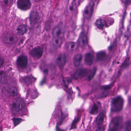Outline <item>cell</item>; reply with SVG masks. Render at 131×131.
I'll use <instances>...</instances> for the list:
<instances>
[{"instance_id":"cell-1","label":"cell","mask_w":131,"mask_h":131,"mask_svg":"<svg viewBox=\"0 0 131 131\" xmlns=\"http://www.w3.org/2000/svg\"><path fill=\"white\" fill-rule=\"evenodd\" d=\"M124 100L121 96H117L112 99L111 105V111L113 112H118L123 109Z\"/></svg>"},{"instance_id":"cell-2","label":"cell","mask_w":131,"mask_h":131,"mask_svg":"<svg viewBox=\"0 0 131 131\" xmlns=\"http://www.w3.org/2000/svg\"><path fill=\"white\" fill-rule=\"evenodd\" d=\"M123 125L122 117L118 116L111 121L108 131H121Z\"/></svg>"},{"instance_id":"cell-3","label":"cell","mask_w":131,"mask_h":131,"mask_svg":"<svg viewBox=\"0 0 131 131\" xmlns=\"http://www.w3.org/2000/svg\"><path fill=\"white\" fill-rule=\"evenodd\" d=\"M64 29L62 24H60L54 28L52 32L54 38H62L64 35Z\"/></svg>"},{"instance_id":"cell-4","label":"cell","mask_w":131,"mask_h":131,"mask_svg":"<svg viewBox=\"0 0 131 131\" xmlns=\"http://www.w3.org/2000/svg\"><path fill=\"white\" fill-rule=\"evenodd\" d=\"M24 102L21 98L15 99L12 104V108L14 111L18 112L22 110L24 107Z\"/></svg>"},{"instance_id":"cell-5","label":"cell","mask_w":131,"mask_h":131,"mask_svg":"<svg viewBox=\"0 0 131 131\" xmlns=\"http://www.w3.org/2000/svg\"><path fill=\"white\" fill-rule=\"evenodd\" d=\"M105 115L104 112H102L97 117L96 119V123L97 125V131H104V121L105 118Z\"/></svg>"},{"instance_id":"cell-6","label":"cell","mask_w":131,"mask_h":131,"mask_svg":"<svg viewBox=\"0 0 131 131\" xmlns=\"http://www.w3.org/2000/svg\"><path fill=\"white\" fill-rule=\"evenodd\" d=\"M43 49L41 47H38L33 48L30 52V54L32 57L36 59H39L42 57L43 53Z\"/></svg>"},{"instance_id":"cell-7","label":"cell","mask_w":131,"mask_h":131,"mask_svg":"<svg viewBox=\"0 0 131 131\" xmlns=\"http://www.w3.org/2000/svg\"><path fill=\"white\" fill-rule=\"evenodd\" d=\"M17 4L18 7L23 10H28L31 6V3L30 0H18Z\"/></svg>"},{"instance_id":"cell-8","label":"cell","mask_w":131,"mask_h":131,"mask_svg":"<svg viewBox=\"0 0 131 131\" xmlns=\"http://www.w3.org/2000/svg\"><path fill=\"white\" fill-rule=\"evenodd\" d=\"M28 63V60L26 56L22 55L18 57L17 61V65L19 68L24 69L27 68Z\"/></svg>"},{"instance_id":"cell-9","label":"cell","mask_w":131,"mask_h":131,"mask_svg":"<svg viewBox=\"0 0 131 131\" xmlns=\"http://www.w3.org/2000/svg\"><path fill=\"white\" fill-rule=\"evenodd\" d=\"M16 38L13 34L8 33L3 37V41L5 43L12 44L14 43L16 41Z\"/></svg>"},{"instance_id":"cell-10","label":"cell","mask_w":131,"mask_h":131,"mask_svg":"<svg viewBox=\"0 0 131 131\" xmlns=\"http://www.w3.org/2000/svg\"><path fill=\"white\" fill-rule=\"evenodd\" d=\"M88 73V70L85 68H81L78 69L74 74V76L77 78H81L87 75Z\"/></svg>"},{"instance_id":"cell-11","label":"cell","mask_w":131,"mask_h":131,"mask_svg":"<svg viewBox=\"0 0 131 131\" xmlns=\"http://www.w3.org/2000/svg\"><path fill=\"white\" fill-rule=\"evenodd\" d=\"M79 43L82 47H84L87 44L88 42L87 35L84 32H82L79 35L78 39Z\"/></svg>"},{"instance_id":"cell-12","label":"cell","mask_w":131,"mask_h":131,"mask_svg":"<svg viewBox=\"0 0 131 131\" xmlns=\"http://www.w3.org/2000/svg\"><path fill=\"white\" fill-rule=\"evenodd\" d=\"M67 60V59L66 55L64 54L59 55L56 59L57 63L60 66H64L66 64Z\"/></svg>"},{"instance_id":"cell-13","label":"cell","mask_w":131,"mask_h":131,"mask_svg":"<svg viewBox=\"0 0 131 131\" xmlns=\"http://www.w3.org/2000/svg\"><path fill=\"white\" fill-rule=\"evenodd\" d=\"M94 4H89L86 7L84 11V15L87 18H90L92 16L93 11Z\"/></svg>"},{"instance_id":"cell-14","label":"cell","mask_w":131,"mask_h":131,"mask_svg":"<svg viewBox=\"0 0 131 131\" xmlns=\"http://www.w3.org/2000/svg\"><path fill=\"white\" fill-rule=\"evenodd\" d=\"M79 0H69L68 5V10L69 12L74 11L78 5Z\"/></svg>"},{"instance_id":"cell-15","label":"cell","mask_w":131,"mask_h":131,"mask_svg":"<svg viewBox=\"0 0 131 131\" xmlns=\"http://www.w3.org/2000/svg\"><path fill=\"white\" fill-rule=\"evenodd\" d=\"M94 56L91 53H87L85 55L84 62L87 65H92L94 61Z\"/></svg>"},{"instance_id":"cell-16","label":"cell","mask_w":131,"mask_h":131,"mask_svg":"<svg viewBox=\"0 0 131 131\" xmlns=\"http://www.w3.org/2000/svg\"><path fill=\"white\" fill-rule=\"evenodd\" d=\"M40 18L38 12L36 11H33L31 12L30 16V20L33 24L37 23Z\"/></svg>"},{"instance_id":"cell-17","label":"cell","mask_w":131,"mask_h":131,"mask_svg":"<svg viewBox=\"0 0 131 131\" xmlns=\"http://www.w3.org/2000/svg\"><path fill=\"white\" fill-rule=\"evenodd\" d=\"M66 48L69 51H73L77 49V45L76 43L74 42H68L66 44Z\"/></svg>"},{"instance_id":"cell-18","label":"cell","mask_w":131,"mask_h":131,"mask_svg":"<svg viewBox=\"0 0 131 131\" xmlns=\"http://www.w3.org/2000/svg\"><path fill=\"white\" fill-rule=\"evenodd\" d=\"M27 31V27L25 25H21L17 28V34L19 35H22L25 34Z\"/></svg>"},{"instance_id":"cell-19","label":"cell","mask_w":131,"mask_h":131,"mask_svg":"<svg viewBox=\"0 0 131 131\" xmlns=\"http://www.w3.org/2000/svg\"><path fill=\"white\" fill-rule=\"evenodd\" d=\"M82 55L80 54H78L74 56L73 58V63L76 67L79 66L82 60Z\"/></svg>"},{"instance_id":"cell-20","label":"cell","mask_w":131,"mask_h":131,"mask_svg":"<svg viewBox=\"0 0 131 131\" xmlns=\"http://www.w3.org/2000/svg\"><path fill=\"white\" fill-rule=\"evenodd\" d=\"M95 25L99 29L102 30L106 27V24L105 21L103 19H99L97 20L95 22Z\"/></svg>"},{"instance_id":"cell-21","label":"cell","mask_w":131,"mask_h":131,"mask_svg":"<svg viewBox=\"0 0 131 131\" xmlns=\"http://www.w3.org/2000/svg\"><path fill=\"white\" fill-rule=\"evenodd\" d=\"M7 92L11 96H15L17 95V89L14 87H8L7 89Z\"/></svg>"},{"instance_id":"cell-22","label":"cell","mask_w":131,"mask_h":131,"mask_svg":"<svg viewBox=\"0 0 131 131\" xmlns=\"http://www.w3.org/2000/svg\"><path fill=\"white\" fill-rule=\"evenodd\" d=\"M63 43L62 38H54L53 40V43L54 46L57 48H59L61 46Z\"/></svg>"},{"instance_id":"cell-23","label":"cell","mask_w":131,"mask_h":131,"mask_svg":"<svg viewBox=\"0 0 131 131\" xmlns=\"http://www.w3.org/2000/svg\"><path fill=\"white\" fill-rule=\"evenodd\" d=\"M7 81V75L4 72L0 71V83L5 84Z\"/></svg>"},{"instance_id":"cell-24","label":"cell","mask_w":131,"mask_h":131,"mask_svg":"<svg viewBox=\"0 0 131 131\" xmlns=\"http://www.w3.org/2000/svg\"><path fill=\"white\" fill-rule=\"evenodd\" d=\"M105 56H106L105 52L104 51H101L97 53L96 57L98 61H101L104 60V59L105 58Z\"/></svg>"},{"instance_id":"cell-25","label":"cell","mask_w":131,"mask_h":131,"mask_svg":"<svg viewBox=\"0 0 131 131\" xmlns=\"http://www.w3.org/2000/svg\"><path fill=\"white\" fill-rule=\"evenodd\" d=\"M96 71H97V69L96 68H94L91 71L90 74L88 77V81H91L94 78L96 74Z\"/></svg>"},{"instance_id":"cell-26","label":"cell","mask_w":131,"mask_h":131,"mask_svg":"<svg viewBox=\"0 0 131 131\" xmlns=\"http://www.w3.org/2000/svg\"><path fill=\"white\" fill-rule=\"evenodd\" d=\"M99 109V108L98 105L96 104H95L90 112V114L92 115L96 114L98 112Z\"/></svg>"},{"instance_id":"cell-27","label":"cell","mask_w":131,"mask_h":131,"mask_svg":"<svg viewBox=\"0 0 131 131\" xmlns=\"http://www.w3.org/2000/svg\"><path fill=\"white\" fill-rule=\"evenodd\" d=\"M80 118L78 117L75 118L74 120V121L72 122V124L71 127V130H72V129H75L76 128V125H77V123L79 121Z\"/></svg>"},{"instance_id":"cell-28","label":"cell","mask_w":131,"mask_h":131,"mask_svg":"<svg viewBox=\"0 0 131 131\" xmlns=\"http://www.w3.org/2000/svg\"><path fill=\"white\" fill-rule=\"evenodd\" d=\"M13 120H14V124L15 126L19 124L22 121V119L19 118H14Z\"/></svg>"},{"instance_id":"cell-29","label":"cell","mask_w":131,"mask_h":131,"mask_svg":"<svg viewBox=\"0 0 131 131\" xmlns=\"http://www.w3.org/2000/svg\"><path fill=\"white\" fill-rule=\"evenodd\" d=\"M12 0H3L4 4L7 6L9 5L12 2Z\"/></svg>"},{"instance_id":"cell-30","label":"cell","mask_w":131,"mask_h":131,"mask_svg":"<svg viewBox=\"0 0 131 131\" xmlns=\"http://www.w3.org/2000/svg\"><path fill=\"white\" fill-rule=\"evenodd\" d=\"M123 3L126 5H128L131 4V0H122Z\"/></svg>"},{"instance_id":"cell-31","label":"cell","mask_w":131,"mask_h":131,"mask_svg":"<svg viewBox=\"0 0 131 131\" xmlns=\"http://www.w3.org/2000/svg\"><path fill=\"white\" fill-rule=\"evenodd\" d=\"M4 64V60L0 57V67H1Z\"/></svg>"},{"instance_id":"cell-32","label":"cell","mask_w":131,"mask_h":131,"mask_svg":"<svg viewBox=\"0 0 131 131\" xmlns=\"http://www.w3.org/2000/svg\"><path fill=\"white\" fill-rule=\"evenodd\" d=\"M44 71L45 72H47L48 71L47 70H45Z\"/></svg>"},{"instance_id":"cell-33","label":"cell","mask_w":131,"mask_h":131,"mask_svg":"<svg viewBox=\"0 0 131 131\" xmlns=\"http://www.w3.org/2000/svg\"><path fill=\"white\" fill-rule=\"evenodd\" d=\"M38 1H41V0H38Z\"/></svg>"},{"instance_id":"cell-34","label":"cell","mask_w":131,"mask_h":131,"mask_svg":"<svg viewBox=\"0 0 131 131\" xmlns=\"http://www.w3.org/2000/svg\"></svg>"}]
</instances>
